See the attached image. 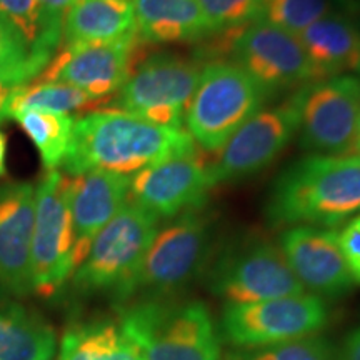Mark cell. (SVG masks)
Masks as SVG:
<instances>
[{
	"label": "cell",
	"mask_w": 360,
	"mask_h": 360,
	"mask_svg": "<svg viewBox=\"0 0 360 360\" xmlns=\"http://www.w3.org/2000/svg\"><path fill=\"white\" fill-rule=\"evenodd\" d=\"M192 154L195 142L186 129L162 127L122 109H105L75 120L62 169L74 177L92 170L134 175L157 162Z\"/></svg>",
	"instance_id": "1"
},
{
	"label": "cell",
	"mask_w": 360,
	"mask_h": 360,
	"mask_svg": "<svg viewBox=\"0 0 360 360\" xmlns=\"http://www.w3.org/2000/svg\"><path fill=\"white\" fill-rule=\"evenodd\" d=\"M360 210V155H310L274 182L265 207L274 225L335 227Z\"/></svg>",
	"instance_id": "2"
},
{
	"label": "cell",
	"mask_w": 360,
	"mask_h": 360,
	"mask_svg": "<svg viewBox=\"0 0 360 360\" xmlns=\"http://www.w3.org/2000/svg\"><path fill=\"white\" fill-rule=\"evenodd\" d=\"M119 323L143 360H220L217 328L200 300L150 297L124 309Z\"/></svg>",
	"instance_id": "3"
},
{
	"label": "cell",
	"mask_w": 360,
	"mask_h": 360,
	"mask_svg": "<svg viewBox=\"0 0 360 360\" xmlns=\"http://www.w3.org/2000/svg\"><path fill=\"white\" fill-rule=\"evenodd\" d=\"M267 90L233 60L204 65L184 125L207 152H220L250 117L264 109Z\"/></svg>",
	"instance_id": "4"
},
{
	"label": "cell",
	"mask_w": 360,
	"mask_h": 360,
	"mask_svg": "<svg viewBox=\"0 0 360 360\" xmlns=\"http://www.w3.org/2000/svg\"><path fill=\"white\" fill-rule=\"evenodd\" d=\"M159 231V219L129 200L110 220L75 269L74 283L84 292H114L119 297L134 294L135 278Z\"/></svg>",
	"instance_id": "5"
},
{
	"label": "cell",
	"mask_w": 360,
	"mask_h": 360,
	"mask_svg": "<svg viewBox=\"0 0 360 360\" xmlns=\"http://www.w3.org/2000/svg\"><path fill=\"white\" fill-rule=\"evenodd\" d=\"M75 237L72 225L69 179L60 170H47L35 187V224L32 237V290L52 297L74 276Z\"/></svg>",
	"instance_id": "6"
},
{
	"label": "cell",
	"mask_w": 360,
	"mask_h": 360,
	"mask_svg": "<svg viewBox=\"0 0 360 360\" xmlns=\"http://www.w3.org/2000/svg\"><path fill=\"white\" fill-rule=\"evenodd\" d=\"M204 67L177 53H159L135 69L115 102L119 109L162 127L184 129L188 102Z\"/></svg>",
	"instance_id": "7"
},
{
	"label": "cell",
	"mask_w": 360,
	"mask_h": 360,
	"mask_svg": "<svg viewBox=\"0 0 360 360\" xmlns=\"http://www.w3.org/2000/svg\"><path fill=\"white\" fill-rule=\"evenodd\" d=\"M327 321L323 299L304 292L262 302L227 305L222 314V330L237 347L267 349L317 335Z\"/></svg>",
	"instance_id": "8"
},
{
	"label": "cell",
	"mask_w": 360,
	"mask_h": 360,
	"mask_svg": "<svg viewBox=\"0 0 360 360\" xmlns=\"http://www.w3.org/2000/svg\"><path fill=\"white\" fill-rule=\"evenodd\" d=\"M305 87L297 89L285 102L257 112L232 135L217 160L207 165L212 187L250 177L282 154L299 132Z\"/></svg>",
	"instance_id": "9"
},
{
	"label": "cell",
	"mask_w": 360,
	"mask_h": 360,
	"mask_svg": "<svg viewBox=\"0 0 360 360\" xmlns=\"http://www.w3.org/2000/svg\"><path fill=\"white\" fill-rule=\"evenodd\" d=\"M212 232L204 215L193 210L159 229L135 278L134 292L165 297L186 287L204 267Z\"/></svg>",
	"instance_id": "10"
},
{
	"label": "cell",
	"mask_w": 360,
	"mask_h": 360,
	"mask_svg": "<svg viewBox=\"0 0 360 360\" xmlns=\"http://www.w3.org/2000/svg\"><path fill=\"white\" fill-rule=\"evenodd\" d=\"M210 289L227 305L262 302L305 292L281 247L264 240L227 252L210 274Z\"/></svg>",
	"instance_id": "11"
},
{
	"label": "cell",
	"mask_w": 360,
	"mask_h": 360,
	"mask_svg": "<svg viewBox=\"0 0 360 360\" xmlns=\"http://www.w3.org/2000/svg\"><path fill=\"white\" fill-rule=\"evenodd\" d=\"M360 114V79L339 75L304 89L300 147L314 155H349Z\"/></svg>",
	"instance_id": "12"
},
{
	"label": "cell",
	"mask_w": 360,
	"mask_h": 360,
	"mask_svg": "<svg viewBox=\"0 0 360 360\" xmlns=\"http://www.w3.org/2000/svg\"><path fill=\"white\" fill-rule=\"evenodd\" d=\"M233 62L245 69L267 94L302 89L315 77L297 35L267 20H257L232 39Z\"/></svg>",
	"instance_id": "13"
},
{
	"label": "cell",
	"mask_w": 360,
	"mask_h": 360,
	"mask_svg": "<svg viewBox=\"0 0 360 360\" xmlns=\"http://www.w3.org/2000/svg\"><path fill=\"white\" fill-rule=\"evenodd\" d=\"M212 188L209 169L197 154L157 162L130 177L129 197L157 219L199 210Z\"/></svg>",
	"instance_id": "14"
},
{
	"label": "cell",
	"mask_w": 360,
	"mask_h": 360,
	"mask_svg": "<svg viewBox=\"0 0 360 360\" xmlns=\"http://www.w3.org/2000/svg\"><path fill=\"white\" fill-rule=\"evenodd\" d=\"M139 40L135 37L119 42L65 45L45 67L40 80L69 84L92 101H101L119 92L127 82Z\"/></svg>",
	"instance_id": "15"
},
{
	"label": "cell",
	"mask_w": 360,
	"mask_h": 360,
	"mask_svg": "<svg viewBox=\"0 0 360 360\" xmlns=\"http://www.w3.org/2000/svg\"><path fill=\"white\" fill-rule=\"evenodd\" d=\"M278 247L305 292L310 290L321 299H337L354 287L339 245V233L332 229L289 227L281 236Z\"/></svg>",
	"instance_id": "16"
},
{
	"label": "cell",
	"mask_w": 360,
	"mask_h": 360,
	"mask_svg": "<svg viewBox=\"0 0 360 360\" xmlns=\"http://www.w3.org/2000/svg\"><path fill=\"white\" fill-rule=\"evenodd\" d=\"M35 187L8 184L0 188V287L15 294L32 290Z\"/></svg>",
	"instance_id": "17"
},
{
	"label": "cell",
	"mask_w": 360,
	"mask_h": 360,
	"mask_svg": "<svg viewBox=\"0 0 360 360\" xmlns=\"http://www.w3.org/2000/svg\"><path fill=\"white\" fill-rule=\"evenodd\" d=\"M129 175L103 172V170H92L69 179L77 267L84 262L97 233L129 202Z\"/></svg>",
	"instance_id": "18"
},
{
	"label": "cell",
	"mask_w": 360,
	"mask_h": 360,
	"mask_svg": "<svg viewBox=\"0 0 360 360\" xmlns=\"http://www.w3.org/2000/svg\"><path fill=\"white\" fill-rule=\"evenodd\" d=\"M315 82L345 75L360 64V30L340 13H327L297 35Z\"/></svg>",
	"instance_id": "19"
},
{
	"label": "cell",
	"mask_w": 360,
	"mask_h": 360,
	"mask_svg": "<svg viewBox=\"0 0 360 360\" xmlns=\"http://www.w3.org/2000/svg\"><path fill=\"white\" fill-rule=\"evenodd\" d=\"M139 39L150 44H191L212 35L197 0H130Z\"/></svg>",
	"instance_id": "20"
},
{
	"label": "cell",
	"mask_w": 360,
	"mask_h": 360,
	"mask_svg": "<svg viewBox=\"0 0 360 360\" xmlns=\"http://www.w3.org/2000/svg\"><path fill=\"white\" fill-rule=\"evenodd\" d=\"M139 37L130 0H77L65 13L62 40L72 44L119 42Z\"/></svg>",
	"instance_id": "21"
},
{
	"label": "cell",
	"mask_w": 360,
	"mask_h": 360,
	"mask_svg": "<svg viewBox=\"0 0 360 360\" xmlns=\"http://www.w3.org/2000/svg\"><path fill=\"white\" fill-rule=\"evenodd\" d=\"M57 335L40 315L20 304H0V360H52Z\"/></svg>",
	"instance_id": "22"
},
{
	"label": "cell",
	"mask_w": 360,
	"mask_h": 360,
	"mask_svg": "<svg viewBox=\"0 0 360 360\" xmlns=\"http://www.w3.org/2000/svg\"><path fill=\"white\" fill-rule=\"evenodd\" d=\"M0 22L39 64L47 67L62 42L64 24L52 19L39 0H0Z\"/></svg>",
	"instance_id": "23"
},
{
	"label": "cell",
	"mask_w": 360,
	"mask_h": 360,
	"mask_svg": "<svg viewBox=\"0 0 360 360\" xmlns=\"http://www.w3.org/2000/svg\"><path fill=\"white\" fill-rule=\"evenodd\" d=\"M58 360H143V355L120 323L96 321L67 328Z\"/></svg>",
	"instance_id": "24"
},
{
	"label": "cell",
	"mask_w": 360,
	"mask_h": 360,
	"mask_svg": "<svg viewBox=\"0 0 360 360\" xmlns=\"http://www.w3.org/2000/svg\"><path fill=\"white\" fill-rule=\"evenodd\" d=\"M92 102L96 101H92L87 94L72 87L69 84L40 80V82L32 85H15L8 94L2 110H0V119L15 117L20 112L27 110L70 115L72 112L82 110Z\"/></svg>",
	"instance_id": "25"
},
{
	"label": "cell",
	"mask_w": 360,
	"mask_h": 360,
	"mask_svg": "<svg viewBox=\"0 0 360 360\" xmlns=\"http://www.w3.org/2000/svg\"><path fill=\"white\" fill-rule=\"evenodd\" d=\"M13 119L37 147L44 167L47 170L58 169L69 150L75 120L70 115L42 110L20 112Z\"/></svg>",
	"instance_id": "26"
},
{
	"label": "cell",
	"mask_w": 360,
	"mask_h": 360,
	"mask_svg": "<svg viewBox=\"0 0 360 360\" xmlns=\"http://www.w3.org/2000/svg\"><path fill=\"white\" fill-rule=\"evenodd\" d=\"M212 34H232L262 19L265 0H197Z\"/></svg>",
	"instance_id": "27"
},
{
	"label": "cell",
	"mask_w": 360,
	"mask_h": 360,
	"mask_svg": "<svg viewBox=\"0 0 360 360\" xmlns=\"http://www.w3.org/2000/svg\"><path fill=\"white\" fill-rule=\"evenodd\" d=\"M330 13L328 0H265L262 19L299 35L315 20Z\"/></svg>",
	"instance_id": "28"
},
{
	"label": "cell",
	"mask_w": 360,
	"mask_h": 360,
	"mask_svg": "<svg viewBox=\"0 0 360 360\" xmlns=\"http://www.w3.org/2000/svg\"><path fill=\"white\" fill-rule=\"evenodd\" d=\"M45 70L13 37L11 30L0 22V82L25 85Z\"/></svg>",
	"instance_id": "29"
},
{
	"label": "cell",
	"mask_w": 360,
	"mask_h": 360,
	"mask_svg": "<svg viewBox=\"0 0 360 360\" xmlns=\"http://www.w3.org/2000/svg\"><path fill=\"white\" fill-rule=\"evenodd\" d=\"M240 360H340L334 345L319 335H309L302 339L285 342L260 349Z\"/></svg>",
	"instance_id": "30"
},
{
	"label": "cell",
	"mask_w": 360,
	"mask_h": 360,
	"mask_svg": "<svg viewBox=\"0 0 360 360\" xmlns=\"http://www.w3.org/2000/svg\"><path fill=\"white\" fill-rule=\"evenodd\" d=\"M339 245L350 276L354 282L360 283V215L339 232Z\"/></svg>",
	"instance_id": "31"
},
{
	"label": "cell",
	"mask_w": 360,
	"mask_h": 360,
	"mask_svg": "<svg viewBox=\"0 0 360 360\" xmlns=\"http://www.w3.org/2000/svg\"><path fill=\"white\" fill-rule=\"evenodd\" d=\"M77 0H39V4L42 6V8L52 19H56L58 22L64 24L65 13L69 12V8L74 6Z\"/></svg>",
	"instance_id": "32"
},
{
	"label": "cell",
	"mask_w": 360,
	"mask_h": 360,
	"mask_svg": "<svg viewBox=\"0 0 360 360\" xmlns=\"http://www.w3.org/2000/svg\"><path fill=\"white\" fill-rule=\"evenodd\" d=\"M340 360H360V327L347 337Z\"/></svg>",
	"instance_id": "33"
},
{
	"label": "cell",
	"mask_w": 360,
	"mask_h": 360,
	"mask_svg": "<svg viewBox=\"0 0 360 360\" xmlns=\"http://www.w3.org/2000/svg\"><path fill=\"white\" fill-rule=\"evenodd\" d=\"M6 157H7V141L6 135L0 130V175L6 174Z\"/></svg>",
	"instance_id": "34"
},
{
	"label": "cell",
	"mask_w": 360,
	"mask_h": 360,
	"mask_svg": "<svg viewBox=\"0 0 360 360\" xmlns=\"http://www.w3.org/2000/svg\"><path fill=\"white\" fill-rule=\"evenodd\" d=\"M12 89H13V85H8L6 82H0V110H2L4 103H6L8 94H11Z\"/></svg>",
	"instance_id": "35"
},
{
	"label": "cell",
	"mask_w": 360,
	"mask_h": 360,
	"mask_svg": "<svg viewBox=\"0 0 360 360\" xmlns=\"http://www.w3.org/2000/svg\"><path fill=\"white\" fill-rule=\"evenodd\" d=\"M352 154L360 155V114H359V124H357V132H355V141H354Z\"/></svg>",
	"instance_id": "36"
},
{
	"label": "cell",
	"mask_w": 360,
	"mask_h": 360,
	"mask_svg": "<svg viewBox=\"0 0 360 360\" xmlns=\"http://www.w3.org/2000/svg\"><path fill=\"white\" fill-rule=\"evenodd\" d=\"M357 72L360 74V64H359V67H357Z\"/></svg>",
	"instance_id": "37"
}]
</instances>
